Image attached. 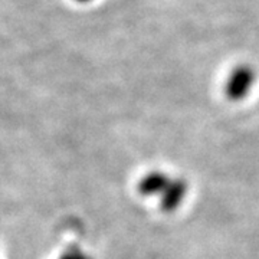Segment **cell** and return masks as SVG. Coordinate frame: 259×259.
I'll list each match as a JSON object with an SVG mask.
<instances>
[{
    "label": "cell",
    "instance_id": "6da1fadb",
    "mask_svg": "<svg viewBox=\"0 0 259 259\" xmlns=\"http://www.w3.org/2000/svg\"><path fill=\"white\" fill-rule=\"evenodd\" d=\"M255 81V74L249 66H239L235 69L226 82V95L229 100L239 101L249 93L252 82Z\"/></svg>",
    "mask_w": 259,
    "mask_h": 259
},
{
    "label": "cell",
    "instance_id": "7a4b0ae2",
    "mask_svg": "<svg viewBox=\"0 0 259 259\" xmlns=\"http://www.w3.org/2000/svg\"><path fill=\"white\" fill-rule=\"evenodd\" d=\"M186 190H187V185L183 180H173L164 190V193L161 194L160 207L164 212H171L177 209V206L182 203L183 197L186 196Z\"/></svg>",
    "mask_w": 259,
    "mask_h": 259
},
{
    "label": "cell",
    "instance_id": "3957f363",
    "mask_svg": "<svg viewBox=\"0 0 259 259\" xmlns=\"http://www.w3.org/2000/svg\"><path fill=\"white\" fill-rule=\"evenodd\" d=\"M171 182L164 173L160 171H153L148 173L140 180L139 192L144 196H153V194H163L168 185Z\"/></svg>",
    "mask_w": 259,
    "mask_h": 259
},
{
    "label": "cell",
    "instance_id": "277c9868",
    "mask_svg": "<svg viewBox=\"0 0 259 259\" xmlns=\"http://www.w3.org/2000/svg\"><path fill=\"white\" fill-rule=\"evenodd\" d=\"M62 259H87L83 255L78 253V252H68Z\"/></svg>",
    "mask_w": 259,
    "mask_h": 259
},
{
    "label": "cell",
    "instance_id": "5b68a950",
    "mask_svg": "<svg viewBox=\"0 0 259 259\" xmlns=\"http://www.w3.org/2000/svg\"><path fill=\"white\" fill-rule=\"evenodd\" d=\"M81 2H88V0H81Z\"/></svg>",
    "mask_w": 259,
    "mask_h": 259
}]
</instances>
